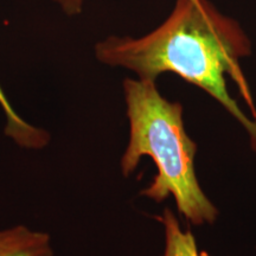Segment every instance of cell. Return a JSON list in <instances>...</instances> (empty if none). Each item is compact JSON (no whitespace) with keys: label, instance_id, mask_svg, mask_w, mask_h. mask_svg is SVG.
<instances>
[{"label":"cell","instance_id":"cell-1","mask_svg":"<svg viewBox=\"0 0 256 256\" xmlns=\"http://www.w3.org/2000/svg\"><path fill=\"white\" fill-rule=\"evenodd\" d=\"M252 52L250 40L238 22L220 14L208 0H177L166 20L142 38L110 37L95 46L100 62L132 70L156 81L174 72L212 96L247 130L256 152V120L241 110L226 89V76L240 90L256 116L240 60Z\"/></svg>","mask_w":256,"mask_h":256},{"label":"cell","instance_id":"cell-2","mask_svg":"<svg viewBox=\"0 0 256 256\" xmlns=\"http://www.w3.org/2000/svg\"><path fill=\"white\" fill-rule=\"evenodd\" d=\"M124 94L130 120V142L121 158L124 176L150 156L158 172L142 196L156 203L172 196L179 214L194 226L215 222L218 210L198 183L197 145L185 130L183 106L166 100L151 80L126 78Z\"/></svg>","mask_w":256,"mask_h":256},{"label":"cell","instance_id":"cell-3","mask_svg":"<svg viewBox=\"0 0 256 256\" xmlns=\"http://www.w3.org/2000/svg\"><path fill=\"white\" fill-rule=\"evenodd\" d=\"M0 256H54L46 232L24 226L0 230Z\"/></svg>","mask_w":256,"mask_h":256},{"label":"cell","instance_id":"cell-4","mask_svg":"<svg viewBox=\"0 0 256 256\" xmlns=\"http://www.w3.org/2000/svg\"><path fill=\"white\" fill-rule=\"evenodd\" d=\"M0 106L6 116L5 134L11 138L17 145L30 150L43 148L48 145L50 136L46 130L28 124L14 110L2 87H0Z\"/></svg>","mask_w":256,"mask_h":256},{"label":"cell","instance_id":"cell-5","mask_svg":"<svg viewBox=\"0 0 256 256\" xmlns=\"http://www.w3.org/2000/svg\"><path fill=\"white\" fill-rule=\"evenodd\" d=\"M165 228V252L162 256H209L200 252L196 240L190 230L180 228L177 217L170 209H165L162 216L156 217Z\"/></svg>","mask_w":256,"mask_h":256},{"label":"cell","instance_id":"cell-6","mask_svg":"<svg viewBox=\"0 0 256 256\" xmlns=\"http://www.w3.org/2000/svg\"><path fill=\"white\" fill-rule=\"evenodd\" d=\"M55 2H60L64 11L69 14H76L81 12L83 4V0H55Z\"/></svg>","mask_w":256,"mask_h":256}]
</instances>
